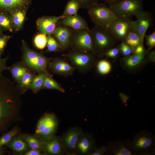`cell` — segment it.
<instances>
[{"mask_svg": "<svg viewBox=\"0 0 155 155\" xmlns=\"http://www.w3.org/2000/svg\"><path fill=\"white\" fill-rule=\"evenodd\" d=\"M19 91L13 83L7 89L0 90V131L18 117L20 106Z\"/></svg>", "mask_w": 155, "mask_h": 155, "instance_id": "obj_1", "label": "cell"}, {"mask_svg": "<svg viewBox=\"0 0 155 155\" xmlns=\"http://www.w3.org/2000/svg\"><path fill=\"white\" fill-rule=\"evenodd\" d=\"M155 144L154 134L146 129L139 131L131 140L125 142L127 147L135 154L150 153L154 150Z\"/></svg>", "mask_w": 155, "mask_h": 155, "instance_id": "obj_2", "label": "cell"}, {"mask_svg": "<svg viewBox=\"0 0 155 155\" xmlns=\"http://www.w3.org/2000/svg\"><path fill=\"white\" fill-rule=\"evenodd\" d=\"M59 125V120L52 113L45 114L38 121L34 135L42 141L55 137Z\"/></svg>", "mask_w": 155, "mask_h": 155, "instance_id": "obj_3", "label": "cell"}, {"mask_svg": "<svg viewBox=\"0 0 155 155\" xmlns=\"http://www.w3.org/2000/svg\"><path fill=\"white\" fill-rule=\"evenodd\" d=\"M94 53L103 54L114 47L117 40L107 28L95 25L90 30Z\"/></svg>", "mask_w": 155, "mask_h": 155, "instance_id": "obj_4", "label": "cell"}, {"mask_svg": "<svg viewBox=\"0 0 155 155\" xmlns=\"http://www.w3.org/2000/svg\"><path fill=\"white\" fill-rule=\"evenodd\" d=\"M87 9L91 20L97 26L107 28L117 17L104 3H98Z\"/></svg>", "mask_w": 155, "mask_h": 155, "instance_id": "obj_5", "label": "cell"}, {"mask_svg": "<svg viewBox=\"0 0 155 155\" xmlns=\"http://www.w3.org/2000/svg\"><path fill=\"white\" fill-rule=\"evenodd\" d=\"M143 0H122L109 7L117 17L135 16V17L143 10Z\"/></svg>", "mask_w": 155, "mask_h": 155, "instance_id": "obj_6", "label": "cell"}, {"mask_svg": "<svg viewBox=\"0 0 155 155\" xmlns=\"http://www.w3.org/2000/svg\"><path fill=\"white\" fill-rule=\"evenodd\" d=\"M70 45L73 50L94 53L92 38L90 29L75 31L72 37Z\"/></svg>", "mask_w": 155, "mask_h": 155, "instance_id": "obj_7", "label": "cell"}, {"mask_svg": "<svg viewBox=\"0 0 155 155\" xmlns=\"http://www.w3.org/2000/svg\"><path fill=\"white\" fill-rule=\"evenodd\" d=\"M130 17L122 16L116 17L107 28L117 41H123L132 30V20Z\"/></svg>", "mask_w": 155, "mask_h": 155, "instance_id": "obj_8", "label": "cell"}, {"mask_svg": "<svg viewBox=\"0 0 155 155\" xmlns=\"http://www.w3.org/2000/svg\"><path fill=\"white\" fill-rule=\"evenodd\" d=\"M93 53L73 50L63 56L67 58L72 65L82 73L86 71L90 67L93 58Z\"/></svg>", "mask_w": 155, "mask_h": 155, "instance_id": "obj_9", "label": "cell"}, {"mask_svg": "<svg viewBox=\"0 0 155 155\" xmlns=\"http://www.w3.org/2000/svg\"><path fill=\"white\" fill-rule=\"evenodd\" d=\"M82 132V129L81 127L77 126L72 127L60 136L65 154L76 155V145L79 137Z\"/></svg>", "mask_w": 155, "mask_h": 155, "instance_id": "obj_10", "label": "cell"}, {"mask_svg": "<svg viewBox=\"0 0 155 155\" xmlns=\"http://www.w3.org/2000/svg\"><path fill=\"white\" fill-rule=\"evenodd\" d=\"M136 17V20L132 22V30L138 35L143 44L146 32L152 24L153 16L150 12L143 11Z\"/></svg>", "mask_w": 155, "mask_h": 155, "instance_id": "obj_11", "label": "cell"}, {"mask_svg": "<svg viewBox=\"0 0 155 155\" xmlns=\"http://www.w3.org/2000/svg\"><path fill=\"white\" fill-rule=\"evenodd\" d=\"M97 147L95 138L91 133L83 132L80 135L75 148L76 155H90Z\"/></svg>", "mask_w": 155, "mask_h": 155, "instance_id": "obj_12", "label": "cell"}, {"mask_svg": "<svg viewBox=\"0 0 155 155\" xmlns=\"http://www.w3.org/2000/svg\"><path fill=\"white\" fill-rule=\"evenodd\" d=\"M65 16H44L40 18L36 21L37 29L40 33L46 35H51L54 31L57 24Z\"/></svg>", "mask_w": 155, "mask_h": 155, "instance_id": "obj_13", "label": "cell"}, {"mask_svg": "<svg viewBox=\"0 0 155 155\" xmlns=\"http://www.w3.org/2000/svg\"><path fill=\"white\" fill-rule=\"evenodd\" d=\"M72 29L61 25L56 28L53 34L55 39L60 45L61 48L66 49L70 45L71 40L74 33Z\"/></svg>", "mask_w": 155, "mask_h": 155, "instance_id": "obj_14", "label": "cell"}, {"mask_svg": "<svg viewBox=\"0 0 155 155\" xmlns=\"http://www.w3.org/2000/svg\"><path fill=\"white\" fill-rule=\"evenodd\" d=\"M43 152L45 155H62L65 154L60 137L56 136L48 141H42Z\"/></svg>", "mask_w": 155, "mask_h": 155, "instance_id": "obj_15", "label": "cell"}, {"mask_svg": "<svg viewBox=\"0 0 155 155\" xmlns=\"http://www.w3.org/2000/svg\"><path fill=\"white\" fill-rule=\"evenodd\" d=\"M59 22L60 25L69 27L75 31L84 29H89L85 20L78 14L65 16Z\"/></svg>", "mask_w": 155, "mask_h": 155, "instance_id": "obj_16", "label": "cell"}, {"mask_svg": "<svg viewBox=\"0 0 155 155\" xmlns=\"http://www.w3.org/2000/svg\"><path fill=\"white\" fill-rule=\"evenodd\" d=\"M32 0H0V11L10 14L17 10L27 8Z\"/></svg>", "mask_w": 155, "mask_h": 155, "instance_id": "obj_17", "label": "cell"}, {"mask_svg": "<svg viewBox=\"0 0 155 155\" xmlns=\"http://www.w3.org/2000/svg\"><path fill=\"white\" fill-rule=\"evenodd\" d=\"M22 47L24 63L29 68L36 71L37 63L39 53L31 49L23 40Z\"/></svg>", "mask_w": 155, "mask_h": 155, "instance_id": "obj_18", "label": "cell"}, {"mask_svg": "<svg viewBox=\"0 0 155 155\" xmlns=\"http://www.w3.org/2000/svg\"><path fill=\"white\" fill-rule=\"evenodd\" d=\"M49 67L54 73L63 75H71L74 68L72 65L64 60L61 59H56L50 62Z\"/></svg>", "mask_w": 155, "mask_h": 155, "instance_id": "obj_19", "label": "cell"}, {"mask_svg": "<svg viewBox=\"0 0 155 155\" xmlns=\"http://www.w3.org/2000/svg\"><path fill=\"white\" fill-rule=\"evenodd\" d=\"M110 155H132L133 152L129 149L125 145V142L119 140L108 142L105 154Z\"/></svg>", "mask_w": 155, "mask_h": 155, "instance_id": "obj_20", "label": "cell"}, {"mask_svg": "<svg viewBox=\"0 0 155 155\" xmlns=\"http://www.w3.org/2000/svg\"><path fill=\"white\" fill-rule=\"evenodd\" d=\"M5 145L11 149L15 153L20 154H24L31 149L19 135L14 136Z\"/></svg>", "mask_w": 155, "mask_h": 155, "instance_id": "obj_21", "label": "cell"}, {"mask_svg": "<svg viewBox=\"0 0 155 155\" xmlns=\"http://www.w3.org/2000/svg\"><path fill=\"white\" fill-rule=\"evenodd\" d=\"M27 8L20 9L10 14L11 16L13 30L17 32L22 28L26 16Z\"/></svg>", "mask_w": 155, "mask_h": 155, "instance_id": "obj_22", "label": "cell"}, {"mask_svg": "<svg viewBox=\"0 0 155 155\" xmlns=\"http://www.w3.org/2000/svg\"><path fill=\"white\" fill-rule=\"evenodd\" d=\"M19 136L26 143L31 149L38 150L43 152L42 141L34 135L22 134Z\"/></svg>", "mask_w": 155, "mask_h": 155, "instance_id": "obj_23", "label": "cell"}, {"mask_svg": "<svg viewBox=\"0 0 155 155\" xmlns=\"http://www.w3.org/2000/svg\"><path fill=\"white\" fill-rule=\"evenodd\" d=\"M7 70L10 71L14 80L17 82L28 70L25 65L21 63H18L7 67Z\"/></svg>", "mask_w": 155, "mask_h": 155, "instance_id": "obj_24", "label": "cell"}, {"mask_svg": "<svg viewBox=\"0 0 155 155\" xmlns=\"http://www.w3.org/2000/svg\"><path fill=\"white\" fill-rule=\"evenodd\" d=\"M35 76L34 73L28 70L24 74L17 82L18 88L22 92L24 93L28 89Z\"/></svg>", "mask_w": 155, "mask_h": 155, "instance_id": "obj_25", "label": "cell"}, {"mask_svg": "<svg viewBox=\"0 0 155 155\" xmlns=\"http://www.w3.org/2000/svg\"><path fill=\"white\" fill-rule=\"evenodd\" d=\"M146 54V52L140 54L133 53L124 59L125 65L127 67L132 68L135 67L143 61Z\"/></svg>", "mask_w": 155, "mask_h": 155, "instance_id": "obj_26", "label": "cell"}, {"mask_svg": "<svg viewBox=\"0 0 155 155\" xmlns=\"http://www.w3.org/2000/svg\"><path fill=\"white\" fill-rule=\"evenodd\" d=\"M123 41L131 47L133 51L138 45H143L138 35L132 30L129 32Z\"/></svg>", "mask_w": 155, "mask_h": 155, "instance_id": "obj_27", "label": "cell"}, {"mask_svg": "<svg viewBox=\"0 0 155 155\" xmlns=\"http://www.w3.org/2000/svg\"><path fill=\"white\" fill-rule=\"evenodd\" d=\"M48 73L43 72L35 76L28 89L32 90L34 93L38 92L42 87L44 79Z\"/></svg>", "mask_w": 155, "mask_h": 155, "instance_id": "obj_28", "label": "cell"}, {"mask_svg": "<svg viewBox=\"0 0 155 155\" xmlns=\"http://www.w3.org/2000/svg\"><path fill=\"white\" fill-rule=\"evenodd\" d=\"M0 26L4 30L12 32L13 30L12 19L9 13L0 11Z\"/></svg>", "mask_w": 155, "mask_h": 155, "instance_id": "obj_29", "label": "cell"}, {"mask_svg": "<svg viewBox=\"0 0 155 155\" xmlns=\"http://www.w3.org/2000/svg\"><path fill=\"white\" fill-rule=\"evenodd\" d=\"M80 8V4L78 0H70L67 3L63 14L65 16L76 15Z\"/></svg>", "mask_w": 155, "mask_h": 155, "instance_id": "obj_30", "label": "cell"}, {"mask_svg": "<svg viewBox=\"0 0 155 155\" xmlns=\"http://www.w3.org/2000/svg\"><path fill=\"white\" fill-rule=\"evenodd\" d=\"M42 87L47 89L56 90L62 93L65 92L61 85L49 75L44 79Z\"/></svg>", "mask_w": 155, "mask_h": 155, "instance_id": "obj_31", "label": "cell"}, {"mask_svg": "<svg viewBox=\"0 0 155 155\" xmlns=\"http://www.w3.org/2000/svg\"><path fill=\"white\" fill-rule=\"evenodd\" d=\"M20 131V128L18 126L13 127L11 130L4 134L0 137V148L5 145Z\"/></svg>", "mask_w": 155, "mask_h": 155, "instance_id": "obj_32", "label": "cell"}, {"mask_svg": "<svg viewBox=\"0 0 155 155\" xmlns=\"http://www.w3.org/2000/svg\"><path fill=\"white\" fill-rule=\"evenodd\" d=\"M47 51L48 52H56L61 46L56 40L51 35L47 36Z\"/></svg>", "mask_w": 155, "mask_h": 155, "instance_id": "obj_33", "label": "cell"}, {"mask_svg": "<svg viewBox=\"0 0 155 155\" xmlns=\"http://www.w3.org/2000/svg\"><path fill=\"white\" fill-rule=\"evenodd\" d=\"M40 33L37 34L34 39V43L36 48L39 49H44L46 45L47 36Z\"/></svg>", "mask_w": 155, "mask_h": 155, "instance_id": "obj_34", "label": "cell"}, {"mask_svg": "<svg viewBox=\"0 0 155 155\" xmlns=\"http://www.w3.org/2000/svg\"><path fill=\"white\" fill-rule=\"evenodd\" d=\"M97 67L98 72L102 75L108 74L110 72L111 68L110 63L105 60L100 61L98 63Z\"/></svg>", "mask_w": 155, "mask_h": 155, "instance_id": "obj_35", "label": "cell"}, {"mask_svg": "<svg viewBox=\"0 0 155 155\" xmlns=\"http://www.w3.org/2000/svg\"><path fill=\"white\" fill-rule=\"evenodd\" d=\"M12 36L0 34V57H1L9 40Z\"/></svg>", "mask_w": 155, "mask_h": 155, "instance_id": "obj_36", "label": "cell"}, {"mask_svg": "<svg viewBox=\"0 0 155 155\" xmlns=\"http://www.w3.org/2000/svg\"><path fill=\"white\" fill-rule=\"evenodd\" d=\"M119 46L120 53L125 57L129 56L133 53V50L131 47L123 41Z\"/></svg>", "mask_w": 155, "mask_h": 155, "instance_id": "obj_37", "label": "cell"}, {"mask_svg": "<svg viewBox=\"0 0 155 155\" xmlns=\"http://www.w3.org/2000/svg\"><path fill=\"white\" fill-rule=\"evenodd\" d=\"M120 53L119 46L111 48L106 51L102 55L110 58H115Z\"/></svg>", "mask_w": 155, "mask_h": 155, "instance_id": "obj_38", "label": "cell"}, {"mask_svg": "<svg viewBox=\"0 0 155 155\" xmlns=\"http://www.w3.org/2000/svg\"><path fill=\"white\" fill-rule=\"evenodd\" d=\"M80 8L88 9L93 5L98 3L99 0H78Z\"/></svg>", "mask_w": 155, "mask_h": 155, "instance_id": "obj_39", "label": "cell"}, {"mask_svg": "<svg viewBox=\"0 0 155 155\" xmlns=\"http://www.w3.org/2000/svg\"><path fill=\"white\" fill-rule=\"evenodd\" d=\"M146 40V45L149 49H152L155 46V32L148 35H146L145 36Z\"/></svg>", "mask_w": 155, "mask_h": 155, "instance_id": "obj_40", "label": "cell"}, {"mask_svg": "<svg viewBox=\"0 0 155 155\" xmlns=\"http://www.w3.org/2000/svg\"><path fill=\"white\" fill-rule=\"evenodd\" d=\"M107 150V146L102 145L97 147L94 151L90 155H103L105 154Z\"/></svg>", "mask_w": 155, "mask_h": 155, "instance_id": "obj_41", "label": "cell"}, {"mask_svg": "<svg viewBox=\"0 0 155 155\" xmlns=\"http://www.w3.org/2000/svg\"><path fill=\"white\" fill-rule=\"evenodd\" d=\"M7 58H2L0 57V78H1L3 71L5 70H7V67L6 66Z\"/></svg>", "mask_w": 155, "mask_h": 155, "instance_id": "obj_42", "label": "cell"}, {"mask_svg": "<svg viewBox=\"0 0 155 155\" xmlns=\"http://www.w3.org/2000/svg\"><path fill=\"white\" fill-rule=\"evenodd\" d=\"M24 155H43L44 154L39 150L36 149H30Z\"/></svg>", "mask_w": 155, "mask_h": 155, "instance_id": "obj_43", "label": "cell"}, {"mask_svg": "<svg viewBox=\"0 0 155 155\" xmlns=\"http://www.w3.org/2000/svg\"><path fill=\"white\" fill-rule=\"evenodd\" d=\"M145 51L143 45L140 44L136 47L133 51V53L135 54L142 53Z\"/></svg>", "mask_w": 155, "mask_h": 155, "instance_id": "obj_44", "label": "cell"}, {"mask_svg": "<svg viewBox=\"0 0 155 155\" xmlns=\"http://www.w3.org/2000/svg\"><path fill=\"white\" fill-rule=\"evenodd\" d=\"M106 3L109 7H110L115 5L122 0H102Z\"/></svg>", "mask_w": 155, "mask_h": 155, "instance_id": "obj_45", "label": "cell"}, {"mask_svg": "<svg viewBox=\"0 0 155 155\" xmlns=\"http://www.w3.org/2000/svg\"><path fill=\"white\" fill-rule=\"evenodd\" d=\"M7 151L3 147L0 148V155H2L6 153Z\"/></svg>", "mask_w": 155, "mask_h": 155, "instance_id": "obj_46", "label": "cell"}, {"mask_svg": "<svg viewBox=\"0 0 155 155\" xmlns=\"http://www.w3.org/2000/svg\"><path fill=\"white\" fill-rule=\"evenodd\" d=\"M4 30L0 26V34H3V32Z\"/></svg>", "mask_w": 155, "mask_h": 155, "instance_id": "obj_47", "label": "cell"}]
</instances>
